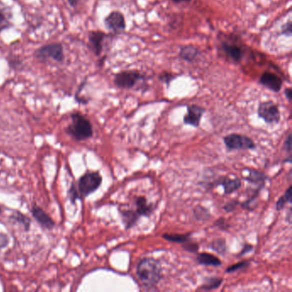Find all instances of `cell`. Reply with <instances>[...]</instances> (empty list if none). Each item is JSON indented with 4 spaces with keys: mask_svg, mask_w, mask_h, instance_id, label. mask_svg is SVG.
Listing matches in <instances>:
<instances>
[{
    "mask_svg": "<svg viewBox=\"0 0 292 292\" xmlns=\"http://www.w3.org/2000/svg\"><path fill=\"white\" fill-rule=\"evenodd\" d=\"M136 274L148 290L155 289L163 278L162 266L158 260L144 258L138 263Z\"/></svg>",
    "mask_w": 292,
    "mask_h": 292,
    "instance_id": "6da1fadb",
    "label": "cell"
},
{
    "mask_svg": "<svg viewBox=\"0 0 292 292\" xmlns=\"http://www.w3.org/2000/svg\"><path fill=\"white\" fill-rule=\"evenodd\" d=\"M66 132L76 142L88 140L94 134L92 124L79 112L72 114V124L67 127Z\"/></svg>",
    "mask_w": 292,
    "mask_h": 292,
    "instance_id": "7a4b0ae2",
    "label": "cell"
},
{
    "mask_svg": "<svg viewBox=\"0 0 292 292\" xmlns=\"http://www.w3.org/2000/svg\"><path fill=\"white\" fill-rule=\"evenodd\" d=\"M220 50L234 63H241L246 56L244 46H242L238 38L234 36L224 37L223 40H220Z\"/></svg>",
    "mask_w": 292,
    "mask_h": 292,
    "instance_id": "3957f363",
    "label": "cell"
},
{
    "mask_svg": "<svg viewBox=\"0 0 292 292\" xmlns=\"http://www.w3.org/2000/svg\"><path fill=\"white\" fill-rule=\"evenodd\" d=\"M102 176L97 172H88L80 178L78 184V191L80 198H86L98 190L102 186Z\"/></svg>",
    "mask_w": 292,
    "mask_h": 292,
    "instance_id": "277c9868",
    "label": "cell"
},
{
    "mask_svg": "<svg viewBox=\"0 0 292 292\" xmlns=\"http://www.w3.org/2000/svg\"><path fill=\"white\" fill-rule=\"evenodd\" d=\"M146 76L138 70H124L115 76L114 84L122 90H133L140 82H145Z\"/></svg>",
    "mask_w": 292,
    "mask_h": 292,
    "instance_id": "5b68a950",
    "label": "cell"
},
{
    "mask_svg": "<svg viewBox=\"0 0 292 292\" xmlns=\"http://www.w3.org/2000/svg\"><path fill=\"white\" fill-rule=\"evenodd\" d=\"M224 144L229 152L256 148V144L253 139L241 134H228L224 138Z\"/></svg>",
    "mask_w": 292,
    "mask_h": 292,
    "instance_id": "8992f818",
    "label": "cell"
},
{
    "mask_svg": "<svg viewBox=\"0 0 292 292\" xmlns=\"http://www.w3.org/2000/svg\"><path fill=\"white\" fill-rule=\"evenodd\" d=\"M258 116L268 124H278L280 122L281 114L280 108L272 100L262 102L260 104Z\"/></svg>",
    "mask_w": 292,
    "mask_h": 292,
    "instance_id": "52a82bcc",
    "label": "cell"
},
{
    "mask_svg": "<svg viewBox=\"0 0 292 292\" xmlns=\"http://www.w3.org/2000/svg\"><path fill=\"white\" fill-rule=\"evenodd\" d=\"M36 57L42 61L54 60L61 63L64 60V50L60 44H52L40 48L36 52Z\"/></svg>",
    "mask_w": 292,
    "mask_h": 292,
    "instance_id": "ba28073f",
    "label": "cell"
},
{
    "mask_svg": "<svg viewBox=\"0 0 292 292\" xmlns=\"http://www.w3.org/2000/svg\"><path fill=\"white\" fill-rule=\"evenodd\" d=\"M104 24L108 30L112 33L121 34L126 28V18L121 12H112L110 15L106 18Z\"/></svg>",
    "mask_w": 292,
    "mask_h": 292,
    "instance_id": "9c48e42d",
    "label": "cell"
},
{
    "mask_svg": "<svg viewBox=\"0 0 292 292\" xmlns=\"http://www.w3.org/2000/svg\"><path fill=\"white\" fill-rule=\"evenodd\" d=\"M206 112L205 108L197 104H191L187 108V114L184 118V122L186 126H190L194 128H198L203 115Z\"/></svg>",
    "mask_w": 292,
    "mask_h": 292,
    "instance_id": "30bf717a",
    "label": "cell"
},
{
    "mask_svg": "<svg viewBox=\"0 0 292 292\" xmlns=\"http://www.w3.org/2000/svg\"><path fill=\"white\" fill-rule=\"evenodd\" d=\"M260 85L272 92H280L283 88V80L278 74L270 72H265L260 78Z\"/></svg>",
    "mask_w": 292,
    "mask_h": 292,
    "instance_id": "8fae6325",
    "label": "cell"
},
{
    "mask_svg": "<svg viewBox=\"0 0 292 292\" xmlns=\"http://www.w3.org/2000/svg\"><path fill=\"white\" fill-rule=\"evenodd\" d=\"M223 186L224 194L229 196L233 194L242 188V181L239 178H230L228 176H222L220 178L212 182L211 188L212 187Z\"/></svg>",
    "mask_w": 292,
    "mask_h": 292,
    "instance_id": "7c38bea8",
    "label": "cell"
},
{
    "mask_svg": "<svg viewBox=\"0 0 292 292\" xmlns=\"http://www.w3.org/2000/svg\"><path fill=\"white\" fill-rule=\"evenodd\" d=\"M134 206L136 212L139 217H146L148 218L152 212H154L155 205L148 202L145 196H136L134 198Z\"/></svg>",
    "mask_w": 292,
    "mask_h": 292,
    "instance_id": "4fadbf2b",
    "label": "cell"
},
{
    "mask_svg": "<svg viewBox=\"0 0 292 292\" xmlns=\"http://www.w3.org/2000/svg\"><path fill=\"white\" fill-rule=\"evenodd\" d=\"M32 214L36 221L45 229L52 230L55 227V222L54 220L39 206L34 205L32 208Z\"/></svg>",
    "mask_w": 292,
    "mask_h": 292,
    "instance_id": "5bb4252c",
    "label": "cell"
},
{
    "mask_svg": "<svg viewBox=\"0 0 292 292\" xmlns=\"http://www.w3.org/2000/svg\"><path fill=\"white\" fill-rule=\"evenodd\" d=\"M106 38V34L103 32H100V31H94V32L90 33V48L96 56H100L102 54Z\"/></svg>",
    "mask_w": 292,
    "mask_h": 292,
    "instance_id": "9a60e30c",
    "label": "cell"
},
{
    "mask_svg": "<svg viewBox=\"0 0 292 292\" xmlns=\"http://www.w3.org/2000/svg\"><path fill=\"white\" fill-rule=\"evenodd\" d=\"M120 214L122 218V223L127 230L132 229L136 224L140 217L133 209H120Z\"/></svg>",
    "mask_w": 292,
    "mask_h": 292,
    "instance_id": "2e32d148",
    "label": "cell"
},
{
    "mask_svg": "<svg viewBox=\"0 0 292 292\" xmlns=\"http://www.w3.org/2000/svg\"><path fill=\"white\" fill-rule=\"evenodd\" d=\"M12 10L9 6L0 1V33L12 26Z\"/></svg>",
    "mask_w": 292,
    "mask_h": 292,
    "instance_id": "e0dca14e",
    "label": "cell"
},
{
    "mask_svg": "<svg viewBox=\"0 0 292 292\" xmlns=\"http://www.w3.org/2000/svg\"><path fill=\"white\" fill-rule=\"evenodd\" d=\"M197 262L200 265L205 266H214V268H218L222 266V262L218 259V257L215 256L212 254L200 253L197 256Z\"/></svg>",
    "mask_w": 292,
    "mask_h": 292,
    "instance_id": "ac0fdd59",
    "label": "cell"
},
{
    "mask_svg": "<svg viewBox=\"0 0 292 292\" xmlns=\"http://www.w3.org/2000/svg\"><path fill=\"white\" fill-rule=\"evenodd\" d=\"M200 52L194 46H185L180 50L179 56L184 61L188 63H193L199 56Z\"/></svg>",
    "mask_w": 292,
    "mask_h": 292,
    "instance_id": "d6986e66",
    "label": "cell"
},
{
    "mask_svg": "<svg viewBox=\"0 0 292 292\" xmlns=\"http://www.w3.org/2000/svg\"><path fill=\"white\" fill-rule=\"evenodd\" d=\"M248 176L245 178V180L250 184L258 185H265L266 181L268 179V176H266L263 172H260L259 170H253V169H248Z\"/></svg>",
    "mask_w": 292,
    "mask_h": 292,
    "instance_id": "ffe728a7",
    "label": "cell"
},
{
    "mask_svg": "<svg viewBox=\"0 0 292 292\" xmlns=\"http://www.w3.org/2000/svg\"><path fill=\"white\" fill-rule=\"evenodd\" d=\"M192 235L193 233L191 232L186 233V234H164L162 236V238L173 244H179L182 245L191 240Z\"/></svg>",
    "mask_w": 292,
    "mask_h": 292,
    "instance_id": "44dd1931",
    "label": "cell"
},
{
    "mask_svg": "<svg viewBox=\"0 0 292 292\" xmlns=\"http://www.w3.org/2000/svg\"><path fill=\"white\" fill-rule=\"evenodd\" d=\"M223 282V278H208L200 289L203 290H206V292L217 290L222 286Z\"/></svg>",
    "mask_w": 292,
    "mask_h": 292,
    "instance_id": "7402d4cb",
    "label": "cell"
},
{
    "mask_svg": "<svg viewBox=\"0 0 292 292\" xmlns=\"http://www.w3.org/2000/svg\"><path fill=\"white\" fill-rule=\"evenodd\" d=\"M194 216L197 221L205 222L211 218V214L206 208L199 205L194 209Z\"/></svg>",
    "mask_w": 292,
    "mask_h": 292,
    "instance_id": "603a6c76",
    "label": "cell"
},
{
    "mask_svg": "<svg viewBox=\"0 0 292 292\" xmlns=\"http://www.w3.org/2000/svg\"><path fill=\"white\" fill-rule=\"evenodd\" d=\"M210 248L215 252H217L221 256H224L227 252L226 241V239L224 238L216 239L211 244Z\"/></svg>",
    "mask_w": 292,
    "mask_h": 292,
    "instance_id": "cb8c5ba5",
    "label": "cell"
},
{
    "mask_svg": "<svg viewBox=\"0 0 292 292\" xmlns=\"http://www.w3.org/2000/svg\"><path fill=\"white\" fill-rule=\"evenodd\" d=\"M292 187L290 186L289 188H287L286 192L284 193L283 196L278 199L277 204H276V210L277 211H282L286 204L292 203Z\"/></svg>",
    "mask_w": 292,
    "mask_h": 292,
    "instance_id": "d4e9b609",
    "label": "cell"
},
{
    "mask_svg": "<svg viewBox=\"0 0 292 292\" xmlns=\"http://www.w3.org/2000/svg\"><path fill=\"white\" fill-rule=\"evenodd\" d=\"M250 266V260H244V262L236 263L235 265L228 268L226 272L227 274H232V272H236L244 271V270L248 268Z\"/></svg>",
    "mask_w": 292,
    "mask_h": 292,
    "instance_id": "484cf974",
    "label": "cell"
},
{
    "mask_svg": "<svg viewBox=\"0 0 292 292\" xmlns=\"http://www.w3.org/2000/svg\"><path fill=\"white\" fill-rule=\"evenodd\" d=\"M12 218H14L15 220L18 221L19 223L22 224H24V229L26 230H30V224H31V220L30 218H27L25 215L22 214L21 212H16L15 215L14 216H12Z\"/></svg>",
    "mask_w": 292,
    "mask_h": 292,
    "instance_id": "4316f807",
    "label": "cell"
},
{
    "mask_svg": "<svg viewBox=\"0 0 292 292\" xmlns=\"http://www.w3.org/2000/svg\"><path fill=\"white\" fill-rule=\"evenodd\" d=\"M182 247L184 248V250L185 251L190 252L191 254H197L199 250H200V245H199V244L194 242L192 240H190V241L182 244Z\"/></svg>",
    "mask_w": 292,
    "mask_h": 292,
    "instance_id": "83f0119b",
    "label": "cell"
},
{
    "mask_svg": "<svg viewBox=\"0 0 292 292\" xmlns=\"http://www.w3.org/2000/svg\"><path fill=\"white\" fill-rule=\"evenodd\" d=\"M240 203L241 202L238 200H230L224 206V210L226 212H234L238 208V206H240Z\"/></svg>",
    "mask_w": 292,
    "mask_h": 292,
    "instance_id": "f1b7e54d",
    "label": "cell"
},
{
    "mask_svg": "<svg viewBox=\"0 0 292 292\" xmlns=\"http://www.w3.org/2000/svg\"><path fill=\"white\" fill-rule=\"evenodd\" d=\"M176 76L175 74H170V73H167V72H164L163 74H160V80L163 82V84H166L167 86L170 85V82H172Z\"/></svg>",
    "mask_w": 292,
    "mask_h": 292,
    "instance_id": "f546056e",
    "label": "cell"
},
{
    "mask_svg": "<svg viewBox=\"0 0 292 292\" xmlns=\"http://www.w3.org/2000/svg\"><path fill=\"white\" fill-rule=\"evenodd\" d=\"M214 226L216 227H218V229H220L221 230H227L230 228L229 224L227 223L226 220L224 218H222L216 221Z\"/></svg>",
    "mask_w": 292,
    "mask_h": 292,
    "instance_id": "4dcf8cb0",
    "label": "cell"
},
{
    "mask_svg": "<svg viewBox=\"0 0 292 292\" xmlns=\"http://www.w3.org/2000/svg\"><path fill=\"white\" fill-rule=\"evenodd\" d=\"M281 34L283 36H287V37L292 36V22L288 21L286 25H284Z\"/></svg>",
    "mask_w": 292,
    "mask_h": 292,
    "instance_id": "1f68e13d",
    "label": "cell"
},
{
    "mask_svg": "<svg viewBox=\"0 0 292 292\" xmlns=\"http://www.w3.org/2000/svg\"><path fill=\"white\" fill-rule=\"evenodd\" d=\"M79 198H80V196H79L76 188H74V185H72V188L70 190V199L72 200V204H74L76 200L79 199Z\"/></svg>",
    "mask_w": 292,
    "mask_h": 292,
    "instance_id": "d6a6232c",
    "label": "cell"
},
{
    "mask_svg": "<svg viewBox=\"0 0 292 292\" xmlns=\"http://www.w3.org/2000/svg\"><path fill=\"white\" fill-rule=\"evenodd\" d=\"M284 148L286 149L289 154H292V134H288L286 139L284 140Z\"/></svg>",
    "mask_w": 292,
    "mask_h": 292,
    "instance_id": "836d02e7",
    "label": "cell"
},
{
    "mask_svg": "<svg viewBox=\"0 0 292 292\" xmlns=\"http://www.w3.org/2000/svg\"><path fill=\"white\" fill-rule=\"evenodd\" d=\"M254 250L253 246H252V245L250 244H247L244 245V248L242 250L241 253L239 254L238 256L239 257L244 256H245V254H247L250 253V252H252V250Z\"/></svg>",
    "mask_w": 292,
    "mask_h": 292,
    "instance_id": "e575fe53",
    "label": "cell"
},
{
    "mask_svg": "<svg viewBox=\"0 0 292 292\" xmlns=\"http://www.w3.org/2000/svg\"><path fill=\"white\" fill-rule=\"evenodd\" d=\"M8 242H9L8 236L4 234H0V250L6 248L8 245Z\"/></svg>",
    "mask_w": 292,
    "mask_h": 292,
    "instance_id": "d590c367",
    "label": "cell"
},
{
    "mask_svg": "<svg viewBox=\"0 0 292 292\" xmlns=\"http://www.w3.org/2000/svg\"><path fill=\"white\" fill-rule=\"evenodd\" d=\"M292 90L290 88H287L286 90V91H284V96H286V97L287 100H288L289 102L292 100Z\"/></svg>",
    "mask_w": 292,
    "mask_h": 292,
    "instance_id": "8d00e7d4",
    "label": "cell"
},
{
    "mask_svg": "<svg viewBox=\"0 0 292 292\" xmlns=\"http://www.w3.org/2000/svg\"><path fill=\"white\" fill-rule=\"evenodd\" d=\"M69 1V3L72 4V6H76L78 4L79 2H80V0H68Z\"/></svg>",
    "mask_w": 292,
    "mask_h": 292,
    "instance_id": "74e56055",
    "label": "cell"
},
{
    "mask_svg": "<svg viewBox=\"0 0 292 292\" xmlns=\"http://www.w3.org/2000/svg\"><path fill=\"white\" fill-rule=\"evenodd\" d=\"M175 3H184V2H190V0H172Z\"/></svg>",
    "mask_w": 292,
    "mask_h": 292,
    "instance_id": "f35d334b",
    "label": "cell"
},
{
    "mask_svg": "<svg viewBox=\"0 0 292 292\" xmlns=\"http://www.w3.org/2000/svg\"><path fill=\"white\" fill-rule=\"evenodd\" d=\"M288 221H289V223H292V220H290V218H292V209H289V214H288Z\"/></svg>",
    "mask_w": 292,
    "mask_h": 292,
    "instance_id": "ab89813d",
    "label": "cell"
},
{
    "mask_svg": "<svg viewBox=\"0 0 292 292\" xmlns=\"http://www.w3.org/2000/svg\"><path fill=\"white\" fill-rule=\"evenodd\" d=\"M0 212H1V209H0Z\"/></svg>",
    "mask_w": 292,
    "mask_h": 292,
    "instance_id": "60d3db41",
    "label": "cell"
}]
</instances>
